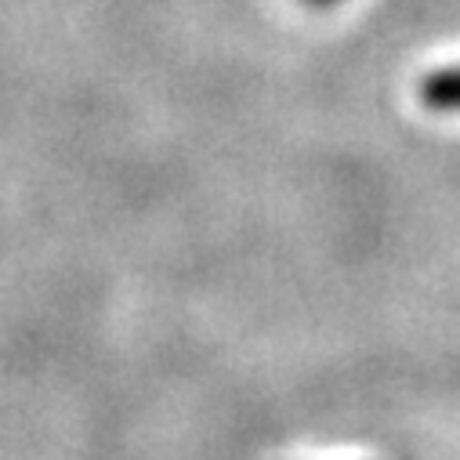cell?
<instances>
[{
	"label": "cell",
	"mask_w": 460,
	"mask_h": 460,
	"mask_svg": "<svg viewBox=\"0 0 460 460\" xmlns=\"http://www.w3.org/2000/svg\"><path fill=\"white\" fill-rule=\"evenodd\" d=\"M420 102L435 112H460V66L428 73L420 80Z\"/></svg>",
	"instance_id": "obj_1"
},
{
	"label": "cell",
	"mask_w": 460,
	"mask_h": 460,
	"mask_svg": "<svg viewBox=\"0 0 460 460\" xmlns=\"http://www.w3.org/2000/svg\"><path fill=\"white\" fill-rule=\"evenodd\" d=\"M308 4H333V0H308Z\"/></svg>",
	"instance_id": "obj_2"
}]
</instances>
